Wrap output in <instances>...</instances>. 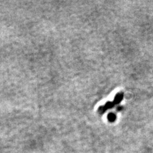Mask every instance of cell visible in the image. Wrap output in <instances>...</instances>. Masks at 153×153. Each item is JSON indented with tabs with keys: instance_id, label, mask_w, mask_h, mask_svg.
I'll return each instance as SVG.
<instances>
[{
	"instance_id": "cell-1",
	"label": "cell",
	"mask_w": 153,
	"mask_h": 153,
	"mask_svg": "<svg viewBox=\"0 0 153 153\" xmlns=\"http://www.w3.org/2000/svg\"><path fill=\"white\" fill-rule=\"evenodd\" d=\"M123 98V93H119L116 94L113 102H108L103 106H101L98 108V112L101 114L104 113L108 109L113 108L115 105L118 104Z\"/></svg>"
},
{
	"instance_id": "cell-2",
	"label": "cell",
	"mask_w": 153,
	"mask_h": 153,
	"mask_svg": "<svg viewBox=\"0 0 153 153\" xmlns=\"http://www.w3.org/2000/svg\"><path fill=\"white\" fill-rule=\"evenodd\" d=\"M108 117L109 121H114L115 120V119H116V116H115V115L113 114H110L108 115Z\"/></svg>"
}]
</instances>
